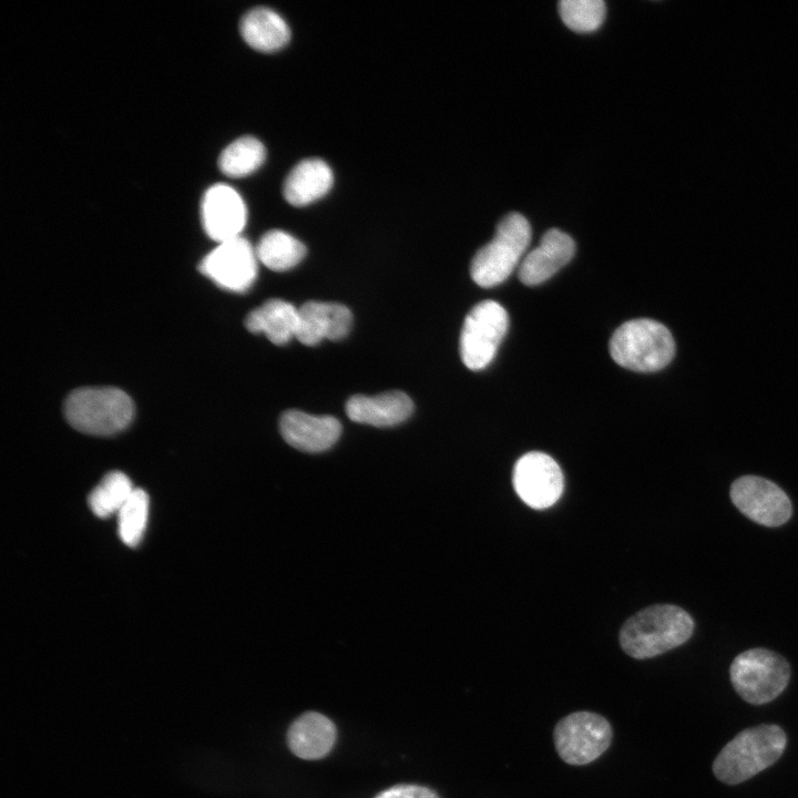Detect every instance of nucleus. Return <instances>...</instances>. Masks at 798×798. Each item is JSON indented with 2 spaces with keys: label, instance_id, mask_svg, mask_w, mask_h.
Returning <instances> with one entry per match:
<instances>
[{
  "label": "nucleus",
  "instance_id": "f257e3e1",
  "mask_svg": "<svg viewBox=\"0 0 798 798\" xmlns=\"http://www.w3.org/2000/svg\"><path fill=\"white\" fill-rule=\"evenodd\" d=\"M693 631L694 621L685 610L657 604L637 612L624 623L620 644L631 657L646 659L684 644Z\"/></svg>",
  "mask_w": 798,
  "mask_h": 798
},
{
  "label": "nucleus",
  "instance_id": "f03ea898",
  "mask_svg": "<svg viewBox=\"0 0 798 798\" xmlns=\"http://www.w3.org/2000/svg\"><path fill=\"white\" fill-rule=\"evenodd\" d=\"M786 745L787 736L778 725L746 728L719 751L713 763V773L724 784H740L776 763Z\"/></svg>",
  "mask_w": 798,
  "mask_h": 798
},
{
  "label": "nucleus",
  "instance_id": "7ed1b4c3",
  "mask_svg": "<svg viewBox=\"0 0 798 798\" xmlns=\"http://www.w3.org/2000/svg\"><path fill=\"white\" fill-rule=\"evenodd\" d=\"M610 354L617 365L626 369L652 372L672 361L675 342L663 324L649 318L633 319L614 331Z\"/></svg>",
  "mask_w": 798,
  "mask_h": 798
},
{
  "label": "nucleus",
  "instance_id": "20e7f679",
  "mask_svg": "<svg viewBox=\"0 0 798 798\" xmlns=\"http://www.w3.org/2000/svg\"><path fill=\"white\" fill-rule=\"evenodd\" d=\"M69 423L94 436H110L125 429L134 416L132 399L114 387H85L72 391L64 403Z\"/></svg>",
  "mask_w": 798,
  "mask_h": 798
},
{
  "label": "nucleus",
  "instance_id": "39448f33",
  "mask_svg": "<svg viewBox=\"0 0 798 798\" xmlns=\"http://www.w3.org/2000/svg\"><path fill=\"white\" fill-rule=\"evenodd\" d=\"M531 239L528 219L519 213L504 216L493 238L473 256L470 266L472 279L490 288L505 280L519 264Z\"/></svg>",
  "mask_w": 798,
  "mask_h": 798
},
{
  "label": "nucleus",
  "instance_id": "423d86ee",
  "mask_svg": "<svg viewBox=\"0 0 798 798\" xmlns=\"http://www.w3.org/2000/svg\"><path fill=\"white\" fill-rule=\"evenodd\" d=\"M729 677L736 693L751 705L767 704L787 687L790 666L786 658L767 648H750L738 654Z\"/></svg>",
  "mask_w": 798,
  "mask_h": 798
},
{
  "label": "nucleus",
  "instance_id": "0eeeda50",
  "mask_svg": "<svg viewBox=\"0 0 798 798\" xmlns=\"http://www.w3.org/2000/svg\"><path fill=\"white\" fill-rule=\"evenodd\" d=\"M508 327V313L499 303L483 300L477 304L466 316L461 330L460 354L463 364L471 370L487 367L494 358Z\"/></svg>",
  "mask_w": 798,
  "mask_h": 798
},
{
  "label": "nucleus",
  "instance_id": "6e6552de",
  "mask_svg": "<svg viewBox=\"0 0 798 798\" xmlns=\"http://www.w3.org/2000/svg\"><path fill=\"white\" fill-rule=\"evenodd\" d=\"M553 739L559 756L570 765H585L595 760L610 746L612 728L601 715L576 712L555 726Z\"/></svg>",
  "mask_w": 798,
  "mask_h": 798
},
{
  "label": "nucleus",
  "instance_id": "1a4fd4ad",
  "mask_svg": "<svg viewBox=\"0 0 798 798\" xmlns=\"http://www.w3.org/2000/svg\"><path fill=\"white\" fill-rule=\"evenodd\" d=\"M729 495L734 505L745 516L764 526H780L792 513L789 497L779 485L766 478L740 477L732 483Z\"/></svg>",
  "mask_w": 798,
  "mask_h": 798
},
{
  "label": "nucleus",
  "instance_id": "9d476101",
  "mask_svg": "<svg viewBox=\"0 0 798 798\" xmlns=\"http://www.w3.org/2000/svg\"><path fill=\"white\" fill-rule=\"evenodd\" d=\"M257 255L255 248L243 237L222 243L200 263L203 275L219 287L231 291H245L256 279Z\"/></svg>",
  "mask_w": 798,
  "mask_h": 798
},
{
  "label": "nucleus",
  "instance_id": "9b49d317",
  "mask_svg": "<svg viewBox=\"0 0 798 798\" xmlns=\"http://www.w3.org/2000/svg\"><path fill=\"white\" fill-rule=\"evenodd\" d=\"M515 492L529 507L545 509L553 505L563 491V474L553 458L533 451L522 456L513 470Z\"/></svg>",
  "mask_w": 798,
  "mask_h": 798
},
{
  "label": "nucleus",
  "instance_id": "f8f14e48",
  "mask_svg": "<svg viewBox=\"0 0 798 798\" xmlns=\"http://www.w3.org/2000/svg\"><path fill=\"white\" fill-rule=\"evenodd\" d=\"M201 216L208 237L222 243L239 237L247 211L242 196L233 187L215 184L203 196Z\"/></svg>",
  "mask_w": 798,
  "mask_h": 798
},
{
  "label": "nucleus",
  "instance_id": "ddd939ff",
  "mask_svg": "<svg viewBox=\"0 0 798 798\" xmlns=\"http://www.w3.org/2000/svg\"><path fill=\"white\" fill-rule=\"evenodd\" d=\"M283 439L305 452H323L336 443L340 422L332 416H315L299 410H288L279 421Z\"/></svg>",
  "mask_w": 798,
  "mask_h": 798
},
{
  "label": "nucleus",
  "instance_id": "4468645a",
  "mask_svg": "<svg viewBox=\"0 0 798 798\" xmlns=\"http://www.w3.org/2000/svg\"><path fill=\"white\" fill-rule=\"evenodd\" d=\"M352 315L337 303L307 301L298 308L295 338L306 346H314L323 339L339 340L350 330Z\"/></svg>",
  "mask_w": 798,
  "mask_h": 798
},
{
  "label": "nucleus",
  "instance_id": "2eb2a0df",
  "mask_svg": "<svg viewBox=\"0 0 798 798\" xmlns=\"http://www.w3.org/2000/svg\"><path fill=\"white\" fill-rule=\"evenodd\" d=\"M575 244L560 229H549L540 244L520 263L519 279L528 285H539L566 265L573 257Z\"/></svg>",
  "mask_w": 798,
  "mask_h": 798
},
{
  "label": "nucleus",
  "instance_id": "dca6fc26",
  "mask_svg": "<svg viewBox=\"0 0 798 798\" xmlns=\"http://www.w3.org/2000/svg\"><path fill=\"white\" fill-rule=\"evenodd\" d=\"M413 410L411 399L402 391L375 396L356 395L346 403L350 420L375 427H392L403 422Z\"/></svg>",
  "mask_w": 798,
  "mask_h": 798
},
{
  "label": "nucleus",
  "instance_id": "f3484780",
  "mask_svg": "<svg viewBox=\"0 0 798 798\" xmlns=\"http://www.w3.org/2000/svg\"><path fill=\"white\" fill-rule=\"evenodd\" d=\"M336 741V727L326 716L308 712L289 727L287 743L290 750L303 759L325 757Z\"/></svg>",
  "mask_w": 798,
  "mask_h": 798
},
{
  "label": "nucleus",
  "instance_id": "a211bd4d",
  "mask_svg": "<svg viewBox=\"0 0 798 798\" xmlns=\"http://www.w3.org/2000/svg\"><path fill=\"white\" fill-rule=\"evenodd\" d=\"M334 175L329 165L320 158H307L288 173L283 194L294 206H305L323 197L331 187Z\"/></svg>",
  "mask_w": 798,
  "mask_h": 798
},
{
  "label": "nucleus",
  "instance_id": "6ab92c4d",
  "mask_svg": "<svg viewBox=\"0 0 798 798\" xmlns=\"http://www.w3.org/2000/svg\"><path fill=\"white\" fill-rule=\"evenodd\" d=\"M298 309L283 299H269L253 309L245 319L246 328L254 334H265L276 345H284L295 337Z\"/></svg>",
  "mask_w": 798,
  "mask_h": 798
},
{
  "label": "nucleus",
  "instance_id": "aec40b11",
  "mask_svg": "<svg viewBox=\"0 0 798 798\" xmlns=\"http://www.w3.org/2000/svg\"><path fill=\"white\" fill-rule=\"evenodd\" d=\"M239 30L248 45L263 52L282 49L290 38L285 20L268 8L248 11L241 20Z\"/></svg>",
  "mask_w": 798,
  "mask_h": 798
},
{
  "label": "nucleus",
  "instance_id": "412c9836",
  "mask_svg": "<svg viewBox=\"0 0 798 798\" xmlns=\"http://www.w3.org/2000/svg\"><path fill=\"white\" fill-rule=\"evenodd\" d=\"M258 260L275 272H284L295 267L306 255L305 245L293 235L272 229L265 233L256 248Z\"/></svg>",
  "mask_w": 798,
  "mask_h": 798
},
{
  "label": "nucleus",
  "instance_id": "4be33fe9",
  "mask_svg": "<svg viewBox=\"0 0 798 798\" xmlns=\"http://www.w3.org/2000/svg\"><path fill=\"white\" fill-rule=\"evenodd\" d=\"M266 151L260 141L243 136L228 144L219 155L221 171L231 177H242L255 172L265 161Z\"/></svg>",
  "mask_w": 798,
  "mask_h": 798
},
{
  "label": "nucleus",
  "instance_id": "5701e85b",
  "mask_svg": "<svg viewBox=\"0 0 798 798\" xmlns=\"http://www.w3.org/2000/svg\"><path fill=\"white\" fill-rule=\"evenodd\" d=\"M134 490L126 474L112 471L90 493V509L96 516L103 519L117 514Z\"/></svg>",
  "mask_w": 798,
  "mask_h": 798
},
{
  "label": "nucleus",
  "instance_id": "b1692460",
  "mask_svg": "<svg viewBox=\"0 0 798 798\" xmlns=\"http://www.w3.org/2000/svg\"><path fill=\"white\" fill-rule=\"evenodd\" d=\"M149 495L135 489L117 513L119 535L127 546H136L143 539L149 518Z\"/></svg>",
  "mask_w": 798,
  "mask_h": 798
},
{
  "label": "nucleus",
  "instance_id": "393cba45",
  "mask_svg": "<svg viewBox=\"0 0 798 798\" xmlns=\"http://www.w3.org/2000/svg\"><path fill=\"white\" fill-rule=\"evenodd\" d=\"M563 22L577 32L596 30L605 17V3L602 0H563L559 4Z\"/></svg>",
  "mask_w": 798,
  "mask_h": 798
},
{
  "label": "nucleus",
  "instance_id": "a878e982",
  "mask_svg": "<svg viewBox=\"0 0 798 798\" xmlns=\"http://www.w3.org/2000/svg\"><path fill=\"white\" fill-rule=\"evenodd\" d=\"M375 798H439L436 792L431 789L416 786V785H401L391 787L380 792Z\"/></svg>",
  "mask_w": 798,
  "mask_h": 798
}]
</instances>
